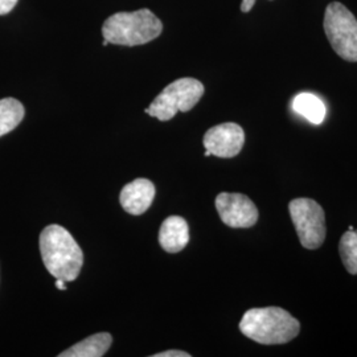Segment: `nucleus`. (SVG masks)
I'll list each match as a JSON object with an SVG mask.
<instances>
[{"mask_svg": "<svg viewBox=\"0 0 357 357\" xmlns=\"http://www.w3.org/2000/svg\"><path fill=\"white\" fill-rule=\"evenodd\" d=\"M40 253L47 270L57 280H76L84 255L73 236L60 225H48L40 234Z\"/></svg>", "mask_w": 357, "mask_h": 357, "instance_id": "1", "label": "nucleus"}, {"mask_svg": "<svg viewBox=\"0 0 357 357\" xmlns=\"http://www.w3.org/2000/svg\"><path fill=\"white\" fill-rule=\"evenodd\" d=\"M240 330L259 344H286L299 335L301 324L281 307H264L248 310L240 321Z\"/></svg>", "mask_w": 357, "mask_h": 357, "instance_id": "2", "label": "nucleus"}, {"mask_svg": "<svg viewBox=\"0 0 357 357\" xmlns=\"http://www.w3.org/2000/svg\"><path fill=\"white\" fill-rule=\"evenodd\" d=\"M163 23L153 11L143 8L132 13L112 15L103 23L102 36L110 44L123 47L143 45L158 38Z\"/></svg>", "mask_w": 357, "mask_h": 357, "instance_id": "3", "label": "nucleus"}, {"mask_svg": "<svg viewBox=\"0 0 357 357\" xmlns=\"http://www.w3.org/2000/svg\"><path fill=\"white\" fill-rule=\"evenodd\" d=\"M204 94V85L191 77L178 78L169 84L146 109V113L162 122L172 119L178 112L192 110Z\"/></svg>", "mask_w": 357, "mask_h": 357, "instance_id": "4", "label": "nucleus"}, {"mask_svg": "<svg viewBox=\"0 0 357 357\" xmlns=\"http://www.w3.org/2000/svg\"><path fill=\"white\" fill-rule=\"evenodd\" d=\"M324 32L332 50L343 60L357 63V19L344 4L332 1L324 13Z\"/></svg>", "mask_w": 357, "mask_h": 357, "instance_id": "5", "label": "nucleus"}, {"mask_svg": "<svg viewBox=\"0 0 357 357\" xmlns=\"http://www.w3.org/2000/svg\"><path fill=\"white\" fill-rule=\"evenodd\" d=\"M289 211L302 246L308 250L319 249L327 234L323 208L315 200L301 197L290 202Z\"/></svg>", "mask_w": 357, "mask_h": 357, "instance_id": "6", "label": "nucleus"}, {"mask_svg": "<svg viewBox=\"0 0 357 357\" xmlns=\"http://www.w3.org/2000/svg\"><path fill=\"white\" fill-rule=\"evenodd\" d=\"M216 209L221 221L230 228H252L258 221V209L243 193L221 192L216 197Z\"/></svg>", "mask_w": 357, "mask_h": 357, "instance_id": "7", "label": "nucleus"}, {"mask_svg": "<svg viewBox=\"0 0 357 357\" xmlns=\"http://www.w3.org/2000/svg\"><path fill=\"white\" fill-rule=\"evenodd\" d=\"M205 150L217 158H234L243 150L245 132L237 123L228 122L209 128L204 135Z\"/></svg>", "mask_w": 357, "mask_h": 357, "instance_id": "8", "label": "nucleus"}, {"mask_svg": "<svg viewBox=\"0 0 357 357\" xmlns=\"http://www.w3.org/2000/svg\"><path fill=\"white\" fill-rule=\"evenodd\" d=\"M155 197V185L149 178H137L126 184L121 191L122 208L134 216L143 215L151 204Z\"/></svg>", "mask_w": 357, "mask_h": 357, "instance_id": "9", "label": "nucleus"}, {"mask_svg": "<svg viewBox=\"0 0 357 357\" xmlns=\"http://www.w3.org/2000/svg\"><path fill=\"white\" fill-rule=\"evenodd\" d=\"M190 243L187 221L180 216L166 218L159 230V243L168 253H178Z\"/></svg>", "mask_w": 357, "mask_h": 357, "instance_id": "10", "label": "nucleus"}, {"mask_svg": "<svg viewBox=\"0 0 357 357\" xmlns=\"http://www.w3.org/2000/svg\"><path fill=\"white\" fill-rule=\"evenodd\" d=\"M113 337L107 332L91 335L60 354V357H102L112 347Z\"/></svg>", "mask_w": 357, "mask_h": 357, "instance_id": "11", "label": "nucleus"}, {"mask_svg": "<svg viewBox=\"0 0 357 357\" xmlns=\"http://www.w3.org/2000/svg\"><path fill=\"white\" fill-rule=\"evenodd\" d=\"M293 110L314 125H320L327 113L326 105L319 97L310 93H301L294 98Z\"/></svg>", "mask_w": 357, "mask_h": 357, "instance_id": "12", "label": "nucleus"}, {"mask_svg": "<svg viewBox=\"0 0 357 357\" xmlns=\"http://www.w3.org/2000/svg\"><path fill=\"white\" fill-rule=\"evenodd\" d=\"M26 114L23 103L15 98L0 100V137L11 132L20 125Z\"/></svg>", "mask_w": 357, "mask_h": 357, "instance_id": "13", "label": "nucleus"}, {"mask_svg": "<svg viewBox=\"0 0 357 357\" xmlns=\"http://www.w3.org/2000/svg\"><path fill=\"white\" fill-rule=\"evenodd\" d=\"M339 253L347 271L357 275V231L354 229L345 231L339 243Z\"/></svg>", "mask_w": 357, "mask_h": 357, "instance_id": "14", "label": "nucleus"}, {"mask_svg": "<svg viewBox=\"0 0 357 357\" xmlns=\"http://www.w3.org/2000/svg\"><path fill=\"white\" fill-rule=\"evenodd\" d=\"M17 0H0V15L11 13Z\"/></svg>", "mask_w": 357, "mask_h": 357, "instance_id": "15", "label": "nucleus"}, {"mask_svg": "<svg viewBox=\"0 0 357 357\" xmlns=\"http://www.w3.org/2000/svg\"><path fill=\"white\" fill-rule=\"evenodd\" d=\"M191 355L184 352V351H166V352H160L153 355V357H190Z\"/></svg>", "mask_w": 357, "mask_h": 357, "instance_id": "16", "label": "nucleus"}, {"mask_svg": "<svg viewBox=\"0 0 357 357\" xmlns=\"http://www.w3.org/2000/svg\"><path fill=\"white\" fill-rule=\"evenodd\" d=\"M255 0H243V4H241V11L243 13H249L252 11V8L255 7Z\"/></svg>", "mask_w": 357, "mask_h": 357, "instance_id": "17", "label": "nucleus"}, {"mask_svg": "<svg viewBox=\"0 0 357 357\" xmlns=\"http://www.w3.org/2000/svg\"><path fill=\"white\" fill-rule=\"evenodd\" d=\"M56 287L59 290H66V282L64 280H56Z\"/></svg>", "mask_w": 357, "mask_h": 357, "instance_id": "18", "label": "nucleus"}, {"mask_svg": "<svg viewBox=\"0 0 357 357\" xmlns=\"http://www.w3.org/2000/svg\"><path fill=\"white\" fill-rule=\"evenodd\" d=\"M109 44H110V43H109V41H107V40H105V38H103V43H102L103 47H106V45H109Z\"/></svg>", "mask_w": 357, "mask_h": 357, "instance_id": "19", "label": "nucleus"}]
</instances>
